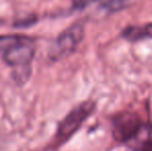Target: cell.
Returning a JSON list of instances; mask_svg holds the SVG:
<instances>
[{"mask_svg":"<svg viewBox=\"0 0 152 151\" xmlns=\"http://www.w3.org/2000/svg\"><path fill=\"white\" fill-rule=\"evenodd\" d=\"M35 40L25 35L23 39L15 44L2 55V61L12 67V80L19 86L28 82L32 73V62L35 56Z\"/></svg>","mask_w":152,"mask_h":151,"instance_id":"1","label":"cell"},{"mask_svg":"<svg viewBox=\"0 0 152 151\" xmlns=\"http://www.w3.org/2000/svg\"><path fill=\"white\" fill-rule=\"evenodd\" d=\"M94 110H95V103L90 99L82 101L72 108L58 123L54 137L55 145L60 146L66 143L81 128L83 123L89 118Z\"/></svg>","mask_w":152,"mask_h":151,"instance_id":"2","label":"cell"},{"mask_svg":"<svg viewBox=\"0 0 152 151\" xmlns=\"http://www.w3.org/2000/svg\"><path fill=\"white\" fill-rule=\"evenodd\" d=\"M149 131L141 118L132 112H121L112 119V133L119 143H139L140 137Z\"/></svg>","mask_w":152,"mask_h":151,"instance_id":"3","label":"cell"},{"mask_svg":"<svg viewBox=\"0 0 152 151\" xmlns=\"http://www.w3.org/2000/svg\"><path fill=\"white\" fill-rule=\"evenodd\" d=\"M84 34V25L82 23L70 25L58 34L50 47L48 52L49 59L53 62H57L72 55L83 40Z\"/></svg>","mask_w":152,"mask_h":151,"instance_id":"4","label":"cell"},{"mask_svg":"<svg viewBox=\"0 0 152 151\" xmlns=\"http://www.w3.org/2000/svg\"><path fill=\"white\" fill-rule=\"evenodd\" d=\"M121 35L128 42H139L145 38H152V23L144 26H128L123 29Z\"/></svg>","mask_w":152,"mask_h":151,"instance_id":"5","label":"cell"},{"mask_svg":"<svg viewBox=\"0 0 152 151\" xmlns=\"http://www.w3.org/2000/svg\"><path fill=\"white\" fill-rule=\"evenodd\" d=\"M24 34H1L0 35V54L24 38Z\"/></svg>","mask_w":152,"mask_h":151,"instance_id":"6","label":"cell"},{"mask_svg":"<svg viewBox=\"0 0 152 151\" xmlns=\"http://www.w3.org/2000/svg\"><path fill=\"white\" fill-rule=\"evenodd\" d=\"M36 22H37V17L35 15H29L25 18L15 21L12 26L15 28H27V27H30L31 25H34Z\"/></svg>","mask_w":152,"mask_h":151,"instance_id":"7","label":"cell"},{"mask_svg":"<svg viewBox=\"0 0 152 151\" xmlns=\"http://www.w3.org/2000/svg\"><path fill=\"white\" fill-rule=\"evenodd\" d=\"M97 1H100V0H72V7L76 10H82Z\"/></svg>","mask_w":152,"mask_h":151,"instance_id":"8","label":"cell"},{"mask_svg":"<svg viewBox=\"0 0 152 151\" xmlns=\"http://www.w3.org/2000/svg\"><path fill=\"white\" fill-rule=\"evenodd\" d=\"M121 1H124V0H107V2H108L109 4H116Z\"/></svg>","mask_w":152,"mask_h":151,"instance_id":"9","label":"cell"},{"mask_svg":"<svg viewBox=\"0 0 152 151\" xmlns=\"http://www.w3.org/2000/svg\"><path fill=\"white\" fill-rule=\"evenodd\" d=\"M2 24H3V21H2L1 19H0V26H1Z\"/></svg>","mask_w":152,"mask_h":151,"instance_id":"10","label":"cell"}]
</instances>
